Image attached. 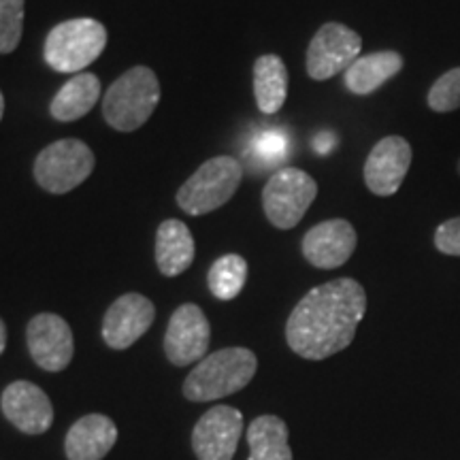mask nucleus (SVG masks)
Instances as JSON below:
<instances>
[{
	"label": "nucleus",
	"mask_w": 460,
	"mask_h": 460,
	"mask_svg": "<svg viewBox=\"0 0 460 460\" xmlns=\"http://www.w3.org/2000/svg\"><path fill=\"white\" fill-rule=\"evenodd\" d=\"M402 65H405L402 56L393 49L360 56L345 71V88L356 96H369L382 88L384 84L390 82L394 75H399Z\"/></svg>",
	"instance_id": "nucleus-18"
},
{
	"label": "nucleus",
	"mask_w": 460,
	"mask_h": 460,
	"mask_svg": "<svg viewBox=\"0 0 460 460\" xmlns=\"http://www.w3.org/2000/svg\"><path fill=\"white\" fill-rule=\"evenodd\" d=\"M318 197V183L296 166L275 171L262 190V209L275 228H295Z\"/></svg>",
	"instance_id": "nucleus-6"
},
{
	"label": "nucleus",
	"mask_w": 460,
	"mask_h": 460,
	"mask_svg": "<svg viewBox=\"0 0 460 460\" xmlns=\"http://www.w3.org/2000/svg\"><path fill=\"white\" fill-rule=\"evenodd\" d=\"M254 96L262 113L273 115L284 107L288 96V71L275 54L261 56L254 65Z\"/></svg>",
	"instance_id": "nucleus-20"
},
{
	"label": "nucleus",
	"mask_w": 460,
	"mask_h": 460,
	"mask_svg": "<svg viewBox=\"0 0 460 460\" xmlns=\"http://www.w3.org/2000/svg\"><path fill=\"white\" fill-rule=\"evenodd\" d=\"M427 101L435 113H450L460 109V66L444 73L430 85Z\"/></svg>",
	"instance_id": "nucleus-24"
},
{
	"label": "nucleus",
	"mask_w": 460,
	"mask_h": 460,
	"mask_svg": "<svg viewBox=\"0 0 460 460\" xmlns=\"http://www.w3.org/2000/svg\"><path fill=\"white\" fill-rule=\"evenodd\" d=\"M252 156H254L262 166H275L288 156V137L279 130L261 132L252 141Z\"/></svg>",
	"instance_id": "nucleus-25"
},
{
	"label": "nucleus",
	"mask_w": 460,
	"mask_h": 460,
	"mask_svg": "<svg viewBox=\"0 0 460 460\" xmlns=\"http://www.w3.org/2000/svg\"><path fill=\"white\" fill-rule=\"evenodd\" d=\"M358 234L352 224L341 217L315 224L303 237L305 261L318 269H337L352 258Z\"/></svg>",
	"instance_id": "nucleus-14"
},
{
	"label": "nucleus",
	"mask_w": 460,
	"mask_h": 460,
	"mask_svg": "<svg viewBox=\"0 0 460 460\" xmlns=\"http://www.w3.org/2000/svg\"><path fill=\"white\" fill-rule=\"evenodd\" d=\"M160 102L156 73L147 66H135L115 79L102 99V115L113 130H139L152 118Z\"/></svg>",
	"instance_id": "nucleus-3"
},
{
	"label": "nucleus",
	"mask_w": 460,
	"mask_h": 460,
	"mask_svg": "<svg viewBox=\"0 0 460 460\" xmlns=\"http://www.w3.org/2000/svg\"><path fill=\"white\" fill-rule=\"evenodd\" d=\"M94 171V154L77 139L51 143L34 160V180L51 194H66Z\"/></svg>",
	"instance_id": "nucleus-7"
},
{
	"label": "nucleus",
	"mask_w": 460,
	"mask_h": 460,
	"mask_svg": "<svg viewBox=\"0 0 460 460\" xmlns=\"http://www.w3.org/2000/svg\"><path fill=\"white\" fill-rule=\"evenodd\" d=\"M3 113H4V96L3 92H0V119H3Z\"/></svg>",
	"instance_id": "nucleus-29"
},
{
	"label": "nucleus",
	"mask_w": 460,
	"mask_h": 460,
	"mask_svg": "<svg viewBox=\"0 0 460 460\" xmlns=\"http://www.w3.org/2000/svg\"><path fill=\"white\" fill-rule=\"evenodd\" d=\"M24 32V0H0V54L17 49Z\"/></svg>",
	"instance_id": "nucleus-23"
},
{
	"label": "nucleus",
	"mask_w": 460,
	"mask_h": 460,
	"mask_svg": "<svg viewBox=\"0 0 460 460\" xmlns=\"http://www.w3.org/2000/svg\"><path fill=\"white\" fill-rule=\"evenodd\" d=\"M362 39L352 28L329 22L314 34L307 48V75L315 82H326L345 73L360 58Z\"/></svg>",
	"instance_id": "nucleus-8"
},
{
	"label": "nucleus",
	"mask_w": 460,
	"mask_h": 460,
	"mask_svg": "<svg viewBox=\"0 0 460 460\" xmlns=\"http://www.w3.org/2000/svg\"><path fill=\"white\" fill-rule=\"evenodd\" d=\"M211 339L209 322L203 309L194 303L181 305L171 315L169 329L164 335V352L172 365L188 367L207 354Z\"/></svg>",
	"instance_id": "nucleus-11"
},
{
	"label": "nucleus",
	"mask_w": 460,
	"mask_h": 460,
	"mask_svg": "<svg viewBox=\"0 0 460 460\" xmlns=\"http://www.w3.org/2000/svg\"><path fill=\"white\" fill-rule=\"evenodd\" d=\"M4 348H7V326L0 320V354L4 352Z\"/></svg>",
	"instance_id": "nucleus-28"
},
{
	"label": "nucleus",
	"mask_w": 460,
	"mask_h": 460,
	"mask_svg": "<svg viewBox=\"0 0 460 460\" xmlns=\"http://www.w3.org/2000/svg\"><path fill=\"white\" fill-rule=\"evenodd\" d=\"M243 433V413L230 405H216L192 430V447L199 460H233Z\"/></svg>",
	"instance_id": "nucleus-9"
},
{
	"label": "nucleus",
	"mask_w": 460,
	"mask_h": 460,
	"mask_svg": "<svg viewBox=\"0 0 460 460\" xmlns=\"http://www.w3.org/2000/svg\"><path fill=\"white\" fill-rule=\"evenodd\" d=\"M411 166V146L402 137H384L365 163V183L377 197H393Z\"/></svg>",
	"instance_id": "nucleus-12"
},
{
	"label": "nucleus",
	"mask_w": 460,
	"mask_h": 460,
	"mask_svg": "<svg viewBox=\"0 0 460 460\" xmlns=\"http://www.w3.org/2000/svg\"><path fill=\"white\" fill-rule=\"evenodd\" d=\"M243 169L234 158L217 156L199 166L177 192V205L190 216H205L226 205L237 192Z\"/></svg>",
	"instance_id": "nucleus-5"
},
{
	"label": "nucleus",
	"mask_w": 460,
	"mask_h": 460,
	"mask_svg": "<svg viewBox=\"0 0 460 460\" xmlns=\"http://www.w3.org/2000/svg\"><path fill=\"white\" fill-rule=\"evenodd\" d=\"M435 247L446 256H460V216L446 220L435 230Z\"/></svg>",
	"instance_id": "nucleus-26"
},
{
	"label": "nucleus",
	"mask_w": 460,
	"mask_h": 460,
	"mask_svg": "<svg viewBox=\"0 0 460 460\" xmlns=\"http://www.w3.org/2000/svg\"><path fill=\"white\" fill-rule=\"evenodd\" d=\"M247 279V262L243 256L239 254H224L222 258L211 264L209 281L211 295L220 301H233L234 296L243 290Z\"/></svg>",
	"instance_id": "nucleus-22"
},
{
	"label": "nucleus",
	"mask_w": 460,
	"mask_h": 460,
	"mask_svg": "<svg viewBox=\"0 0 460 460\" xmlns=\"http://www.w3.org/2000/svg\"><path fill=\"white\" fill-rule=\"evenodd\" d=\"M335 147H337V137L332 135V132H329V130L320 132V135L314 139V149L318 154H322V156L331 154Z\"/></svg>",
	"instance_id": "nucleus-27"
},
{
	"label": "nucleus",
	"mask_w": 460,
	"mask_h": 460,
	"mask_svg": "<svg viewBox=\"0 0 460 460\" xmlns=\"http://www.w3.org/2000/svg\"><path fill=\"white\" fill-rule=\"evenodd\" d=\"M101 99V82L96 75L79 73L58 90L49 105L51 118L58 122H75L94 109Z\"/></svg>",
	"instance_id": "nucleus-19"
},
{
	"label": "nucleus",
	"mask_w": 460,
	"mask_h": 460,
	"mask_svg": "<svg viewBox=\"0 0 460 460\" xmlns=\"http://www.w3.org/2000/svg\"><path fill=\"white\" fill-rule=\"evenodd\" d=\"M107 45V31L101 22L90 17L62 22L45 39V62L58 73H82L102 54Z\"/></svg>",
	"instance_id": "nucleus-4"
},
{
	"label": "nucleus",
	"mask_w": 460,
	"mask_h": 460,
	"mask_svg": "<svg viewBox=\"0 0 460 460\" xmlns=\"http://www.w3.org/2000/svg\"><path fill=\"white\" fill-rule=\"evenodd\" d=\"M26 341L32 360L43 371L58 373L71 365L75 354L73 331L65 318L56 314H39L28 322Z\"/></svg>",
	"instance_id": "nucleus-10"
},
{
	"label": "nucleus",
	"mask_w": 460,
	"mask_h": 460,
	"mask_svg": "<svg viewBox=\"0 0 460 460\" xmlns=\"http://www.w3.org/2000/svg\"><path fill=\"white\" fill-rule=\"evenodd\" d=\"M0 407H3L4 418L26 435H41L49 430L54 422V407H51L49 396L37 384L24 382V379L4 388Z\"/></svg>",
	"instance_id": "nucleus-15"
},
{
	"label": "nucleus",
	"mask_w": 460,
	"mask_h": 460,
	"mask_svg": "<svg viewBox=\"0 0 460 460\" xmlns=\"http://www.w3.org/2000/svg\"><path fill=\"white\" fill-rule=\"evenodd\" d=\"M118 441V427L102 413H90L68 429L65 450L68 460H102Z\"/></svg>",
	"instance_id": "nucleus-16"
},
{
	"label": "nucleus",
	"mask_w": 460,
	"mask_h": 460,
	"mask_svg": "<svg viewBox=\"0 0 460 460\" xmlns=\"http://www.w3.org/2000/svg\"><path fill=\"white\" fill-rule=\"evenodd\" d=\"M367 292L356 279L341 278L305 295L286 324V341L301 358L324 360L354 341L365 318Z\"/></svg>",
	"instance_id": "nucleus-1"
},
{
	"label": "nucleus",
	"mask_w": 460,
	"mask_h": 460,
	"mask_svg": "<svg viewBox=\"0 0 460 460\" xmlns=\"http://www.w3.org/2000/svg\"><path fill=\"white\" fill-rule=\"evenodd\" d=\"M456 171H458V175H460V158H458V164H456Z\"/></svg>",
	"instance_id": "nucleus-30"
},
{
	"label": "nucleus",
	"mask_w": 460,
	"mask_h": 460,
	"mask_svg": "<svg viewBox=\"0 0 460 460\" xmlns=\"http://www.w3.org/2000/svg\"><path fill=\"white\" fill-rule=\"evenodd\" d=\"M156 318V307L147 296L128 292L113 301L102 320V339L109 348L126 349L146 335Z\"/></svg>",
	"instance_id": "nucleus-13"
},
{
	"label": "nucleus",
	"mask_w": 460,
	"mask_h": 460,
	"mask_svg": "<svg viewBox=\"0 0 460 460\" xmlns=\"http://www.w3.org/2000/svg\"><path fill=\"white\" fill-rule=\"evenodd\" d=\"M194 237L181 220H164L156 233V264L166 278H177L194 262Z\"/></svg>",
	"instance_id": "nucleus-17"
},
{
	"label": "nucleus",
	"mask_w": 460,
	"mask_h": 460,
	"mask_svg": "<svg viewBox=\"0 0 460 460\" xmlns=\"http://www.w3.org/2000/svg\"><path fill=\"white\" fill-rule=\"evenodd\" d=\"M256 354L245 348H224L199 360L183 382L188 401H216L243 390L256 376Z\"/></svg>",
	"instance_id": "nucleus-2"
},
{
	"label": "nucleus",
	"mask_w": 460,
	"mask_h": 460,
	"mask_svg": "<svg viewBox=\"0 0 460 460\" xmlns=\"http://www.w3.org/2000/svg\"><path fill=\"white\" fill-rule=\"evenodd\" d=\"M250 458L247 460H292L288 446V427L278 416H261L247 429Z\"/></svg>",
	"instance_id": "nucleus-21"
}]
</instances>
